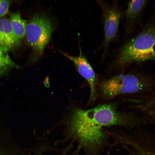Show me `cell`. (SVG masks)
<instances>
[{
  "instance_id": "cell-1",
  "label": "cell",
  "mask_w": 155,
  "mask_h": 155,
  "mask_svg": "<svg viewBox=\"0 0 155 155\" xmlns=\"http://www.w3.org/2000/svg\"><path fill=\"white\" fill-rule=\"evenodd\" d=\"M135 123L133 115L119 111L113 104H106L88 110L75 108L69 120V131L78 143V150L99 155L109 137L103 128L117 126L129 129Z\"/></svg>"
},
{
  "instance_id": "cell-2",
  "label": "cell",
  "mask_w": 155,
  "mask_h": 155,
  "mask_svg": "<svg viewBox=\"0 0 155 155\" xmlns=\"http://www.w3.org/2000/svg\"><path fill=\"white\" fill-rule=\"evenodd\" d=\"M155 59V25L145 28L122 46L116 59L120 67L135 62Z\"/></svg>"
},
{
  "instance_id": "cell-3",
  "label": "cell",
  "mask_w": 155,
  "mask_h": 155,
  "mask_svg": "<svg viewBox=\"0 0 155 155\" xmlns=\"http://www.w3.org/2000/svg\"><path fill=\"white\" fill-rule=\"evenodd\" d=\"M149 81L136 75L121 74L102 82L100 90L104 96L111 98L122 94H130L150 90Z\"/></svg>"
},
{
  "instance_id": "cell-4",
  "label": "cell",
  "mask_w": 155,
  "mask_h": 155,
  "mask_svg": "<svg viewBox=\"0 0 155 155\" xmlns=\"http://www.w3.org/2000/svg\"><path fill=\"white\" fill-rule=\"evenodd\" d=\"M53 30L52 22L42 13L35 14L26 24L25 36L36 59L43 54L50 40Z\"/></svg>"
},
{
  "instance_id": "cell-5",
  "label": "cell",
  "mask_w": 155,
  "mask_h": 155,
  "mask_svg": "<svg viewBox=\"0 0 155 155\" xmlns=\"http://www.w3.org/2000/svg\"><path fill=\"white\" fill-rule=\"evenodd\" d=\"M102 7L104 35V53H106L111 42L116 35L120 19L123 13L116 3Z\"/></svg>"
},
{
  "instance_id": "cell-6",
  "label": "cell",
  "mask_w": 155,
  "mask_h": 155,
  "mask_svg": "<svg viewBox=\"0 0 155 155\" xmlns=\"http://www.w3.org/2000/svg\"><path fill=\"white\" fill-rule=\"evenodd\" d=\"M61 53L73 63L79 73L87 81L90 88V97L93 100L94 99L96 93L95 74L90 63L82 53L80 46V53L78 57Z\"/></svg>"
},
{
  "instance_id": "cell-7",
  "label": "cell",
  "mask_w": 155,
  "mask_h": 155,
  "mask_svg": "<svg viewBox=\"0 0 155 155\" xmlns=\"http://www.w3.org/2000/svg\"><path fill=\"white\" fill-rule=\"evenodd\" d=\"M20 44L21 40L16 36L8 19H0V46L8 51L17 48Z\"/></svg>"
},
{
  "instance_id": "cell-8",
  "label": "cell",
  "mask_w": 155,
  "mask_h": 155,
  "mask_svg": "<svg viewBox=\"0 0 155 155\" xmlns=\"http://www.w3.org/2000/svg\"><path fill=\"white\" fill-rule=\"evenodd\" d=\"M8 19L16 36L18 39L21 40L25 36L26 20L21 18L19 12L11 13Z\"/></svg>"
},
{
  "instance_id": "cell-9",
  "label": "cell",
  "mask_w": 155,
  "mask_h": 155,
  "mask_svg": "<svg viewBox=\"0 0 155 155\" xmlns=\"http://www.w3.org/2000/svg\"><path fill=\"white\" fill-rule=\"evenodd\" d=\"M146 0H132L128 3L125 15L128 23L133 22L140 14L144 7Z\"/></svg>"
},
{
  "instance_id": "cell-10",
  "label": "cell",
  "mask_w": 155,
  "mask_h": 155,
  "mask_svg": "<svg viewBox=\"0 0 155 155\" xmlns=\"http://www.w3.org/2000/svg\"><path fill=\"white\" fill-rule=\"evenodd\" d=\"M8 52L0 46V77L7 75L12 69L19 68L18 65L11 59Z\"/></svg>"
},
{
  "instance_id": "cell-11",
  "label": "cell",
  "mask_w": 155,
  "mask_h": 155,
  "mask_svg": "<svg viewBox=\"0 0 155 155\" xmlns=\"http://www.w3.org/2000/svg\"><path fill=\"white\" fill-rule=\"evenodd\" d=\"M150 96H147L143 104V107L146 109L155 110V93L154 92Z\"/></svg>"
},
{
  "instance_id": "cell-12",
  "label": "cell",
  "mask_w": 155,
  "mask_h": 155,
  "mask_svg": "<svg viewBox=\"0 0 155 155\" xmlns=\"http://www.w3.org/2000/svg\"><path fill=\"white\" fill-rule=\"evenodd\" d=\"M11 3L10 1L0 0V17L8 13Z\"/></svg>"
},
{
  "instance_id": "cell-13",
  "label": "cell",
  "mask_w": 155,
  "mask_h": 155,
  "mask_svg": "<svg viewBox=\"0 0 155 155\" xmlns=\"http://www.w3.org/2000/svg\"><path fill=\"white\" fill-rule=\"evenodd\" d=\"M140 155H155L154 154L148 152L147 151H144L143 152L140 154Z\"/></svg>"
},
{
  "instance_id": "cell-14",
  "label": "cell",
  "mask_w": 155,
  "mask_h": 155,
  "mask_svg": "<svg viewBox=\"0 0 155 155\" xmlns=\"http://www.w3.org/2000/svg\"><path fill=\"white\" fill-rule=\"evenodd\" d=\"M0 155H2V154H0Z\"/></svg>"
},
{
  "instance_id": "cell-15",
  "label": "cell",
  "mask_w": 155,
  "mask_h": 155,
  "mask_svg": "<svg viewBox=\"0 0 155 155\" xmlns=\"http://www.w3.org/2000/svg\"><path fill=\"white\" fill-rule=\"evenodd\" d=\"M28 155H30V154H29Z\"/></svg>"
}]
</instances>
